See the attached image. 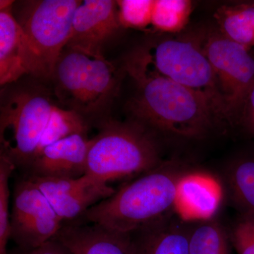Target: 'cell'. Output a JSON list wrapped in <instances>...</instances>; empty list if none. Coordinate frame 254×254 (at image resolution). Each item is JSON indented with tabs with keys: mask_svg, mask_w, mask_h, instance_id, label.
<instances>
[{
	"mask_svg": "<svg viewBox=\"0 0 254 254\" xmlns=\"http://www.w3.org/2000/svg\"><path fill=\"white\" fill-rule=\"evenodd\" d=\"M123 68L136 85L128 105L131 120L153 133L200 138L220 121L208 100L157 72L136 49L127 57Z\"/></svg>",
	"mask_w": 254,
	"mask_h": 254,
	"instance_id": "cell-1",
	"label": "cell"
},
{
	"mask_svg": "<svg viewBox=\"0 0 254 254\" xmlns=\"http://www.w3.org/2000/svg\"><path fill=\"white\" fill-rule=\"evenodd\" d=\"M187 173L163 163L93 205L78 220L132 235L171 215Z\"/></svg>",
	"mask_w": 254,
	"mask_h": 254,
	"instance_id": "cell-2",
	"label": "cell"
},
{
	"mask_svg": "<svg viewBox=\"0 0 254 254\" xmlns=\"http://www.w3.org/2000/svg\"><path fill=\"white\" fill-rule=\"evenodd\" d=\"M163 162L155 135L134 120H109L91 139L86 175L108 184L147 173Z\"/></svg>",
	"mask_w": 254,
	"mask_h": 254,
	"instance_id": "cell-3",
	"label": "cell"
},
{
	"mask_svg": "<svg viewBox=\"0 0 254 254\" xmlns=\"http://www.w3.org/2000/svg\"><path fill=\"white\" fill-rule=\"evenodd\" d=\"M122 71L105 58L65 48L52 73L55 95L82 116L100 113L118 95Z\"/></svg>",
	"mask_w": 254,
	"mask_h": 254,
	"instance_id": "cell-4",
	"label": "cell"
},
{
	"mask_svg": "<svg viewBox=\"0 0 254 254\" xmlns=\"http://www.w3.org/2000/svg\"><path fill=\"white\" fill-rule=\"evenodd\" d=\"M1 92V153L16 168L27 169L36 155L53 104L46 87L27 85Z\"/></svg>",
	"mask_w": 254,
	"mask_h": 254,
	"instance_id": "cell-5",
	"label": "cell"
},
{
	"mask_svg": "<svg viewBox=\"0 0 254 254\" xmlns=\"http://www.w3.org/2000/svg\"><path fill=\"white\" fill-rule=\"evenodd\" d=\"M80 0H29L13 5L15 18L26 38L33 76L50 78L66 48Z\"/></svg>",
	"mask_w": 254,
	"mask_h": 254,
	"instance_id": "cell-6",
	"label": "cell"
},
{
	"mask_svg": "<svg viewBox=\"0 0 254 254\" xmlns=\"http://www.w3.org/2000/svg\"><path fill=\"white\" fill-rule=\"evenodd\" d=\"M136 50L157 72L204 97L220 120H228L218 80L198 36L165 38Z\"/></svg>",
	"mask_w": 254,
	"mask_h": 254,
	"instance_id": "cell-7",
	"label": "cell"
},
{
	"mask_svg": "<svg viewBox=\"0 0 254 254\" xmlns=\"http://www.w3.org/2000/svg\"><path fill=\"white\" fill-rule=\"evenodd\" d=\"M198 37L218 80L228 120L240 121L246 100L254 85V56L250 49L228 39L218 30Z\"/></svg>",
	"mask_w": 254,
	"mask_h": 254,
	"instance_id": "cell-8",
	"label": "cell"
},
{
	"mask_svg": "<svg viewBox=\"0 0 254 254\" xmlns=\"http://www.w3.org/2000/svg\"><path fill=\"white\" fill-rule=\"evenodd\" d=\"M10 223L11 240L26 252L53 240L63 225L46 195L26 175L15 185Z\"/></svg>",
	"mask_w": 254,
	"mask_h": 254,
	"instance_id": "cell-9",
	"label": "cell"
},
{
	"mask_svg": "<svg viewBox=\"0 0 254 254\" xmlns=\"http://www.w3.org/2000/svg\"><path fill=\"white\" fill-rule=\"evenodd\" d=\"M26 176L46 195L63 224L81 218L88 209L116 191L108 184L86 175L76 179Z\"/></svg>",
	"mask_w": 254,
	"mask_h": 254,
	"instance_id": "cell-10",
	"label": "cell"
},
{
	"mask_svg": "<svg viewBox=\"0 0 254 254\" xmlns=\"http://www.w3.org/2000/svg\"><path fill=\"white\" fill-rule=\"evenodd\" d=\"M122 28L117 1H82L75 11L71 36L66 47L103 55L105 47Z\"/></svg>",
	"mask_w": 254,
	"mask_h": 254,
	"instance_id": "cell-11",
	"label": "cell"
},
{
	"mask_svg": "<svg viewBox=\"0 0 254 254\" xmlns=\"http://www.w3.org/2000/svg\"><path fill=\"white\" fill-rule=\"evenodd\" d=\"M91 139L73 135L47 146L26 169V175L43 178L76 179L86 175Z\"/></svg>",
	"mask_w": 254,
	"mask_h": 254,
	"instance_id": "cell-12",
	"label": "cell"
},
{
	"mask_svg": "<svg viewBox=\"0 0 254 254\" xmlns=\"http://www.w3.org/2000/svg\"><path fill=\"white\" fill-rule=\"evenodd\" d=\"M53 239L71 254H135L131 235L80 220L64 223Z\"/></svg>",
	"mask_w": 254,
	"mask_h": 254,
	"instance_id": "cell-13",
	"label": "cell"
},
{
	"mask_svg": "<svg viewBox=\"0 0 254 254\" xmlns=\"http://www.w3.org/2000/svg\"><path fill=\"white\" fill-rule=\"evenodd\" d=\"M12 6L0 9V84L14 83L33 74V65L26 38Z\"/></svg>",
	"mask_w": 254,
	"mask_h": 254,
	"instance_id": "cell-14",
	"label": "cell"
},
{
	"mask_svg": "<svg viewBox=\"0 0 254 254\" xmlns=\"http://www.w3.org/2000/svg\"><path fill=\"white\" fill-rule=\"evenodd\" d=\"M190 232L170 215L132 234L135 254H190Z\"/></svg>",
	"mask_w": 254,
	"mask_h": 254,
	"instance_id": "cell-15",
	"label": "cell"
},
{
	"mask_svg": "<svg viewBox=\"0 0 254 254\" xmlns=\"http://www.w3.org/2000/svg\"><path fill=\"white\" fill-rule=\"evenodd\" d=\"M213 17L224 36L248 49L254 47V1L222 5Z\"/></svg>",
	"mask_w": 254,
	"mask_h": 254,
	"instance_id": "cell-16",
	"label": "cell"
},
{
	"mask_svg": "<svg viewBox=\"0 0 254 254\" xmlns=\"http://www.w3.org/2000/svg\"><path fill=\"white\" fill-rule=\"evenodd\" d=\"M227 180L232 201L241 215L254 217V153L232 162Z\"/></svg>",
	"mask_w": 254,
	"mask_h": 254,
	"instance_id": "cell-17",
	"label": "cell"
},
{
	"mask_svg": "<svg viewBox=\"0 0 254 254\" xmlns=\"http://www.w3.org/2000/svg\"><path fill=\"white\" fill-rule=\"evenodd\" d=\"M88 130V124L84 117L73 110L64 109L55 105L34 158L48 145L73 135L87 136Z\"/></svg>",
	"mask_w": 254,
	"mask_h": 254,
	"instance_id": "cell-18",
	"label": "cell"
},
{
	"mask_svg": "<svg viewBox=\"0 0 254 254\" xmlns=\"http://www.w3.org/2000/svg\"><path fill=\"white\" fill-rule=\"evenodd\" d=\"M230 235L216 220L200 222L190 229V254H232Z\"/></svg>",
	"mask_w": 254,
	"mask_h": 254,
	"instance_id": "cell-19",
	"label": "cell"
},
{
	"mask_svg": "<svg viewBox=\"0 0 254 254\" xmlns=\"http://www.w3.org/2000/svg\"><path fill=\"white\" fill-rule=\"evenodd\" d=\"M180 201L195 213L208 215L216 208L218 196L206 180L188 174L180 186Z\"/></svg>",
	"mask_w": 254,
	"mask_h": 254,
	"instance_id": "cell-20",
	"label": "cell"
},
{
	"mask_svg": "<svg viewBox=\"0 0 254 254\" xmlns=\"http://www.w3.org/2000/svg\"><path fill=\"white\" fill-rule=\"evenodd\" d=\"M192 9L188 0H155L152 26L164 33H178L186 26Z\"/></svg>",
	"mask_w": 254,
	"mask_h": 254,
	"instance_id": "cell-21",
	"label": "cell"
},
{
	"mask_svg": "<svg viewBox=\"0 0 254 254\" xmlns=\"http://www.w3.org/2000/svg\"><path fill=\"white\" fill-rule=\"evenodd\" d=\"M16 165L6 155H0V254H8V241L11 239L9 204V181Z\"/></svg>",
	"mask_w": 254,
	"mask_h": 254,
	"instance_id": "cell-22",
	"label": "cell"
},
{
	"mask_svg": "<svg viewBox=\"0 0 254 254\" xmlns=\"http://www.w3.org/2000/svg\"><path fill=\"white\" fill-rule=\"evenodd\" d=\"M155 0L117 1L118 17L123 28L145 30L152 26V14Z\"/></svg>",
	"mask_w": 254,
	"mask_h": 254,
	"instance_id": "cell-23",
	"label": "cell"
},
{
	"mask_svg": "<svg viewBox=\"0 0 254 254\" xmlns=\"http://www.w3.org/2000/svg\"><path fill=\"white\" fill-rule=\"evenodd\" d=\"M230 237L237 254H254V217L241 215Z\"/></svg>",
	"mask_w": 254,
	"mask_h": 254,
	"instance_id": "cell-24",
	"label": "cell"
},
{
	"mask_svg": "<svg viewBox=\"0 0 254 254\" xmlns=\"http://www.w3.org/2000/svg\"><path fill=\"white\" fill-rule=\"evenodd\" d=\"M240 122L247 133L254 137V85L246 100Z\"/></svg>",
	"mask_w": 254,
	"mask_h": 254,
	"instance_id": "cell-25",
	"label": "cell"
},
{
	"mask_svg": "<svg viewBox=\"0 0 254 254\" xmlns=\"http://www.w3.org/2000/svg\"><path fill=\"white\" fill-rule=\"evenodd\" d=\"M29 254H71L66 247L55 239L46 242L36 250L28 252Z\"/></svg>",
	"mask_w": 254,
	"mask_h": 254,
	"instance_id": "cell-26",
	"label": "cell"
},
{
	"mask_svg": "<svg viewBox=\"0 0 254 254\" xmlns=\"http://www.w3.org/2000/svg\"><path fill=\"white\" fill-rule=\"evenodd\" d=\"M14 4V1L1 0V1H0V9H6V8L10 7V6H12Z\"/></svg>",
	"mask_w": 254,
	"mask_h": 254,
	"instance_id": "cell-27",
	"label": "cell"
},
{
	"mask_svg": "<svg viewBox=\"0 0 254 254\" xmlns=\"http://www.w3.org/2000/svg\"><path fill=\"white\" fill-rule=\"evenodd\" d=\"M29 254V253H28V252H18V253H13V254Z\"/></svg>",
	"mask_w": 254,
	"mask_h": 254,
	"instance_id": "cell-28",
	"label": "cell"
}]
</instances>
